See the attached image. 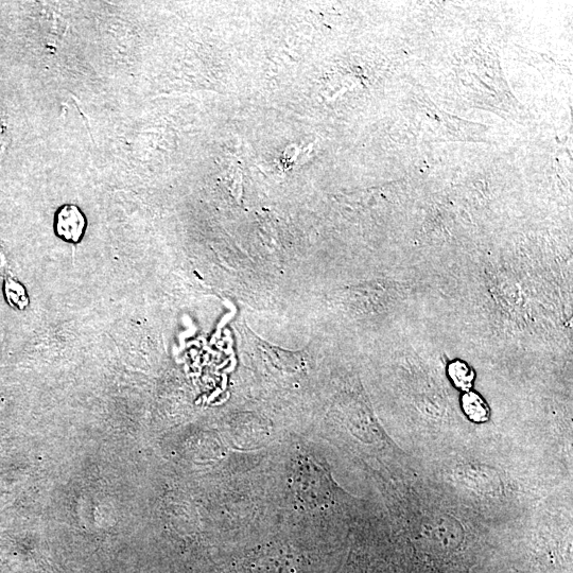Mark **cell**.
Here are the masks:
<instances>
[{
    "label": "cell",
    "mask_w": 573,
    "mask_h": 573,
    "mask_svg": "<svg viewBox=\"0 0 573 573\" xmlns=\"http://www.w3.org/2000/svg\"><path fill=\"white\" fill-rule=\"evenodd\" d=\"M292 488L295 498L305 508L323 506L333 497L331 476L314 456H301L293 467Z\"/></svg>",
    "instance_id": "6da1fadb"
},
{
    "label": "cell",
    "mask_w": 573,
    "mask_h": 573,
    "mask_svg": "<svg viewBox=\"0 0 573 573\" xmlns=\"http://www.w3.org/2000/svg\"><path fill=\"white\" fill-rule=\"evenodd\" d=\"M86 218L77 205L65 204L59 208L55 218L57 236L65 242L79 243L85 234Z\"/></svg>",
    "instance_id": "7a4b0ae2"
},
{
    "label": "cell",
    "mask_w": 573,
    "mask_h": 573,
    "mask_svg": "<svg viewBox=\"0 0 573 573\" xmlns=\"http://www.w3.org/2000/svg\"><path fill=\"white\" fill-rule=\"evenodd\" d=\"M463 409L472 421L483 423L489 419V409L476 393L468 392L462 399Z\"/></svg>",
    "instance_id": "3957f363"
},
{
    "label": "cell",
    "mask_w": 573,
    "mask_h": 573,
    "mask_svg": "<svg viewBox=\"0 0 573 573\" xmlns=\"http://www.w3.org/2000/svg\"><path fill=\"white\" fill-rule=\"evenodd\" d=\"M448 372L451 380L459 389L468 391L473 387L475 374L463 361L451 363Z\"/></svg>",
    "instance_id": "277c9868"
},
{
    "label": "cell",
    "mask_w": 573,
    "mask_h": 573,
    "mask_svg": "<svg viewBox=\"0 0 573 573\" xmlns=\"http://www.w3.org/2000/svg\"><path fill=\"white\" fill-rule=\"evenodd\" d=\"M7 302L17 310H25L29 306V298L25 287L13 280L7 279L5 283Z\"/></svg>",
    "instance_id": "5b68a950"
},
{
    "label": "cell",
    "mask_w": 573,
    "mask_h": 573,
    "mask_svg": "<svg viewBox=\"0 0 573 573\" xmlns=\"http://www.w3.org/2000/svg\"><path fill=\"white\" fill-rule=\"evenodd\" d=\"M7 266L5 255L0 251V271H4Z\"/></svg>",
    "instance_id": "8992f818"
}]
</instances>
